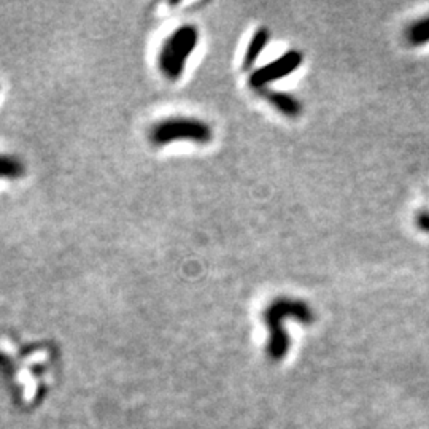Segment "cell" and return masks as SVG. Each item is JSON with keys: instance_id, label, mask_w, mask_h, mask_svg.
<instances>
[{"instance_id": "6", "label": "cell", "mask_w": 429, "mask_h": 429, "mask_svg": "<svg viewBox=\"0 0 429 429\" xmlns=\"http://www.w3.org/2000/svg\"><path fill=\"white\" fill-rule=\"evenodd\" d=\"M269 40H271V32H269L267 27H259L258 31L253 34L250 43H248L247 47V51L243 54L242 59L243 71H250L253 64L258 61L259 54H261L264 51V48L267 47Z\"/></svg>"}, {"instance_id": "4", "label": "cell", "mask_w": 429, "mask_h": 429, "mask_svg": "<svg viewBox=\"0 0 429 429\" xmlns=\"http://www.w3.org/2000/svg\"><path fill=\"white\" fill-rule=\"evenodd\" d=\"M302 59L304 56L301 51L291 49V51L282 54L280 58H277L275 61H272L271 64H266V66L259 67L254 72H252L248 84H250L254 91H264L271 83L278 82V79L285 78L289 73L297 71V69L301 67Z\"/></svg>"}, {"instance_id": "2", "label": "cell", "mask_w": 429, "mask_h": 429, "mask_svg": "<svg viewBox=\"0 0 429 429\" xmlns=\"http://www.w3.org/2000/svg\"><path fill=\"white\" fill-rule=\"evenodd\" d=\"M199 43V31L193 24H183L164 40L158 56L159 71L171 82H177L186 69L188 59L191 58Z\"/></svg>"}, {"instance_id": "8", "label": "cell", "mask_w": 429, "mask_h": 429, "mask_svg": "<svg viewBox=\"0 0 429 429\" xmlns=\"http://www.w3.org/2000/svg\"><path fill=\"white\" fill-rule=\"evenodd\" d=\"M26 169L18 158L10 154H0V178L18 180L24 175Z\"/></svg>"}, {"instance_id": "1", "label": "cell", "mask_w": 429, "mask_h": 429, "mask_svg": "<svg viewBox=\"0 0 429 429\" xmlns=\"http://www.w3.org/2000/svg\"><path fill=\"white\" fill-rule=\"evenodd\" d=\"M288 318L302 324H312L315 321V313L312 307L299 299L277 297L269 304L264 312V321L269 329L267 353L272 359H282L289 348V337L283 328Z\"/></svg>"}, {"instance_id": "5", "label": "cell", "mask_w": 429, "mask_h": 429, "mask_svg": "<svg viewBox=\"0 0 429 429\" xmlns=\"http://www.w3.org/2000/svg\"><path fill=\"white\" fill-rule=\"evenodd\" d=\"M264 94V97L267 99V102L280 112L282 114H285L288 118H297L302 112L301 102L297 101L296 97L291 96L288 93H280V91H272V89H264L261 91Z\"/></svg>"}, {"instance_id": "7", "label": "cell", "mask_w": 429, "mask_h": 429, "mask_svg": "<svg viewBox=\"0 0 429 429\" xmlns=\"http://www.w3.org/2000/svg\"><path fill=\"white\" fill-rule=\"evenodd\" d=\"M406 40L412 47H421L429 43V16L420 18L406 29Z\"/></svg>"}, {"instance_id": "3", "label": "cell", "mask_w": 429, "mask_h": 429, "mask_svg": "<svg viewBox=\"0 0 429 429\" xmlns=\"http://www.w3.org/2000/svg\"><path fill=\"white\" fill-rule=\"evenodd\" d=\"M213 138V131L202 119L189 117H172L161 119L149 131V140L156 147L175 142H193L197 145H207Z\"/></svg>"}, {"instance_id": "9", "label": "cell", "mask_w": 429, "mask_h": 429, "mask_svg": "<svg viewBox=\"0 0 429 429\" xmlns=\"http://www.w3.org/2000/svg\"><path fill=\"white\" fill-rule=\"evenodd\" d=\"M417 224H418V228L421 229V231L429 232V213H428V212H421V213H418V217H417Z\"/></svg>"}]
</instances>
